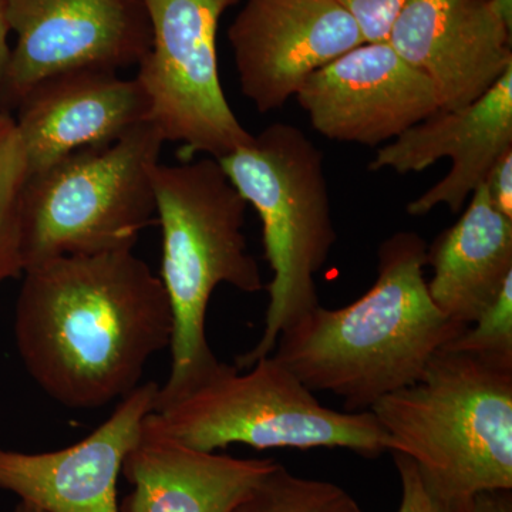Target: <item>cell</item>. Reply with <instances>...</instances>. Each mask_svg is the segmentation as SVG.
<instances>
[{
	"label": "cell",
	"instance_id": "obj_1",
	"mask_svg": "<svg viewBox=\"0 0 512 512\" xmlns=\"http://www.w3.org/2000/svg\"><path fill=\"white\" fill-rule=\"evenodd\" d=\"M16 348L30 377L67 409H100L140 386L168 348L173 313L160 276L133 249L49 259L23 272Z\"/></svg>",
	"mask_w": 512,
	"mask_h": 512
},
{
	"label": "cell",
	"instance_id": "obj_2",
	"mask_svg": "<svg viewBox=\"0 0 512 512\" xmlns=\"http://www.w3.org/2000/svg\"><path fill=\"white\" fill-rule=\"evenodd\" d=\"M427 247L412 231L384 239L372 288L342 308L306 313L279 335L271 355L313 393L339 396L346 412H367L416 382L467 328L431 301Z\"/></svg>",
	"mask_w": 512,
	"mask_h": 512
},
{
	"label": "cell",
	"instance_id": "obj_3",
	"mask_svg": "<svg viewBox=\"0 0 512 512\" xmlns=\"http://www.w3.org/2000/svg\"><path fill=\"white\" fill-rule=\"evenodd\" d=\"M153 181L163 238L160 279L173 313L171 370L158 387V410L190 392L221 363L205 333L215 289L225 284L256 293L266 286L242 232L247 201L218 160L160 163Z\"/></svg>",
	"mask_w": 512,
	"mask_h": 512
},
{
	"label": "cell",
	"instance_id": "obj_4",
	"mask_svg": "<svg viewBox=\"0 0 512 512\" xmlns=\"http://www.w3.org/2000/svg\"><path fill=\"white\" fill-rule=\"evenodd\" d=\"M390 453L413 460L458 511L512 490V366L440 350L423 375L373 404Z\"/></svg>",
	"mask_w": 512,
	"mask_h": 512
},
{
	"label": "cell",
	"instance_id": "obj_5",
	"mask_svg": "<svg viewBox=\"0 0 512 512\" xmlns=\"http://www.w3.org/2000/svg\"><path fill=\"white\" fill-rule=\"evenodd\" d=\"M241 197L262 222L272 279L258 343L237 357L238 370L274 352L286 328L320 305L315 276L338 241L325 158L298 127L274 123L218 160Z\"/></svg>",
	"mask_w": 512,
	"mask_h": 512
},
{
	"label": "cell",
	"instance_id": "obj_6",
	"mask_svg": "<svg viewBox=\"0 0 512 512\" xmlns=\"http://www.w3.org/2000/svg\"><path fill=\"white\" fill-rule=\"evenodd\" d=\"M239 373L220 363L190 392L150 413L168 436L204 451L231 444L268 448H343L376 458L389 439L375 414L323 406L288 367L269 355Z\"/></svg>",
	"mask_w": 512,
	"mask_h": 512
},
{
	"label": "cell",
	"instance_id": "obj_7",
	"mask_svg": "<svg viewBox=\"0 0 512 512\" xmlns=\"http://www.w3.org/2000/svg\"><path fill=\"white\" fill-rule=\"evenodd\" d=\"M164 138L151 121L32 174L23 202V264L133 249L156 217ZM23 271V272H25Z\"/></svg>",
	"mask_w": 512,
	"mask_h": 512
},
{
	"label": "cell",
	"instance_id": "obj_8",
	"mask_svg": "<svg viewBox=\"0 0 512 512\" xmlns=\"http://www.w3.org/2000/svg\"><path fill=\"white\" fill-rule=\"evenodd\" d=\"M238 0H143L151 47L136 79L150 101V121L185 160L228 156L251 140L229 106L218 72L217 30Z\"/></svg>",
	"mask_w": 512,
	"mask_h": 512
},
{
	"label": "cell",
	"instance_id": "obj_9",
	"mask_svg": "<svg viewBox=\"0 0 512 512\" xmlns=\"http://www.w3.org/2000/svg\"><path fill=\"white\" fill-rule=\"evenodd\" d=\"M3 6L16 36L0 90L6 106L18 107L55 74L138 66L151 47L143 0H3Z\"/></svg>",
	"mask_w": 512,
	"mask_h": 512
},
{
	"label": "cell",
	"instance_id": "obj_10",
	"mask_svg": "<svg viewBox=\"0 0 512 512\" xmlns=\"http://www.w3.org/2000/svg\"><path fill=\"white\" fill-rule=\"evenodd\" d=\"M295 97L320 136L370 148L440 110L429 77L389 42L355 47L313 73Z\"/></svg>",
	"mask_w": 512,
	"mask_h": 512
},
{
	"label": "cell",
	"instance_id": "obj_11",
	"mask_svg": "<svg viewBox=\"0 0 512 512\" xmlns=\"http://www.w3.org/2000/svg\"><path fill=\"white\" fill-rule=\"evenodd\" d=\"M228 40L241 93L261 114L284 107L313 73L366 43L336 0H247Z\"/></svg>",
	"mask_w": 512,
	"mask_h": 512
},
{
	"label": "cell",
	"instance_id": "obj_12",
	"mask_svg": "<svg viewBox=\"0 0 512 512\" xmlns=\"http://www.w3.org/2000/svg\"><path fill=\"white\" fill-rule=\"evenodd\" d=\"M511 32L490 0H407L387 42L429 77L440 110H456L512 69Z\"/></svg>",
	"mask_w": 512,
	"mask_h": 512
},
{
	"label": "cell",
	"instance_id": "obj_13",
	"mask_svg": "<svg viewBox=\"0 0 512 512\" xmlns=\"http://www.w3.org/2000/svg\"><path fill=\"white\" fill-rule=\"evenodd\" d=\"M512 148V69L481 99L456 110H439L377 148L370 171L421 173L448 158L450 171L439 183L407 204L412 217L446 205L457 214L498 157Z\"/></svg>",
	"mask_w": 512,
	"mask_h": 512
},
{
	"label": "cell",
	"instance_id": "obj_14",
	"mask_svg": "<svg viewBox=\"0 0 512 512\" xmlns=\"http://www.w3.org/2000/svg\"><path fill=\"white\" fill-rule=\"evenodd\" d=\"M156 382L140 384L86 439L49 453L0 447V490L46 512H120L117 483L153 412Z\"/></svg>",
	"mask_w": 512,
	"mask_h": 512
},
{
	"label": "cell",
	"instance_id": "obj_15",
	"mask_svg": "<svg viewBox=\"0 0 512 512\" xmlns=\"http://www.w3.org/2000/svg\"><path fill=\"white\" fill-rule=\"evenodd\" d=\"M16 109L30 175L77 151L113 143L150 121V101L136 77L99 69L46 77Z\"/></svg>",
	"mask_w": 512,
	"mask_h": 512
},
{
	"label": "cell",
	"instance_id": "obj_16",
	"mask_svg": "<svg viewBox=\"0 0 512 512\" xmlns=\"http://www.w3.org/2000/svg\"><path fill=\"white\" fill-rule=\"evenodd\" d=\"M275 463L187 446L148 414L121 470L134 490L120 512H232Z\"/></svg>",
	"mask_w": 512,
	"mask_h": 512
},
{
	"label": "cell",
	"instance_id": "obj_17",
	"mask_svg": "<svg viewBox=\"0 0 512 512\" xmlns=\"http://www.w3.org/2000/svg\"><path fill=\"white\" fill-rule=\"evenodd\" d=\"M470 198L456 224L427 247L431 301L464 326L480 318L512 275V220L494 207L484 185Z\"/></svg>",
	"mask_w": 512,
	"mask_h": 512
},
{
	"label": "cell",
	"instance_id": "obj_18",
	"mask_svg": "<svg viewBox=\"0 0 512 512\" xmlns=\"http://www.w3.org/2000/svg\"><path fill=\"white\" fill-rule=\"evenodd\" d=\"M29 177L15 119L0 111V286L25 271L23 202Z\"/></svg>",
	"mask_w": 512,
	"mask_h": 512
},
{
	"label": "cell",
	"instance_id": "obj_19",
	"mask_svg": "<svg viewBox=\"0 0 512 512\" xmlns=\"http://www.w3.org/2000/svg\"><path fill=\"white\" fill-rule=\"evenodd\" d=\"M232 512L365 511L340 485L295 476L281 463H275Z\"/></svg>",
	"mask_w": 512,
	"mask_h": 512
},
{
	"label": "cell",
	"instance_id": "obj_20",
	"mask_svg": "<svg viewBox=\"0 0 512 512\" xmlns=\"http://www.w3.org/2000/svg\"><path fill=\"white\" fill-rule=\"evenodd\" d=\"M441 350L512 366V275L480 318Z\"/></svg>",
	"mask_w": 512,
	"mask_h": 512
},
{
	"label": "cell",
	"instance_id": "obj_21",
	"mask_svg": "<svg viewBox=\"0 0 512 512\" xmlns=\"http://www.w3.org/2000/svg\"><path fill=\"white\" fill-rule=\"evenodd\" d=\"M393 460L402 484L397 512H461L431 488L413 460L397 453H393Z\"/></svg>",
	"mask_w": 512,
	"mask_h": 512
},
{
	"label": "cell",
	"instance_id": "obj_22",
	"mask_svg": "<svg viewBox=\"0 0 512 512\" xmlns=\"http://www.w3.org/2000/svg\"><path fill=\"white\" fill-rule=\"evenodd\" d=\"M359 26L366 43L387 42L407 0H336Z\"/></svg>",
	"mask_w": 512,
	"mask_h": 512
},
{
	"label": "cell",
	"instance_id": "obj_23",
	"mask_svg": "<svg viewBox=\"0 0 512 512\" xmlns=\"http://www.w3.org/2000/svg\"><path fill=\"white\" fill-rule=\"evenodd\" d=\"M483 185L494 207L512 220V148L498 157Z\"/></svg>",
	"mask_w": 512,
	"mask_h": 512
},
{
	"label": "cell",
	"instance_id": "obj_24",
	"mask_svg": "<svg viewBox=\"0 0 512 512\" xmlns=\"http://www.w3.org/2000/svg\"><path fill=\"white\" fill-rule=\"evenodd\" d=\"M512 490L484 491L471 500L468 512H512Z\"/></svg>",
	"mask_w": 512,
	"mask_h": 512
},
{
	"label": "cell",
	"instance_id": "obj_25",
	"mask_svg": "<svg viewBox=\"0 0 512 512\" xmlns=\"http://www.w3.org/2000/svg\"><path fill=\"white\" fill-rule=\"evenodd\" d=\"M10 30L6 22L5 6L3 0H0V90H2L3 80H5L6 69H8L10 49L9 45Z\"/></svg>",
	"mask_w": 512,
	"mask_h": 512
},
{
	"label": "cell",
	"instance_id": "obj_26",
	"mask_svg": "<svg viewBox=\"0 0 512 512\" xmlns=\"http://www.w3.org/2000/svg\"><path fill=\"white\" fill-rule=\"evenodd\" d=\"M490 2L498 18L512 30V0H490Z\"/></svg>",
	"mask_w": 512,
	"mask_h": 512
},
{
	"label": "cell",
	"instance_id": "obj_27",
	"mask_svg": "<svg viewBox=\"0 0 512 512\" xmlns=\"http://www.w3.org/2000/svg\"><path fill=\"white\" fill-rule=\"evenodd\" d=\"M13 512H46L40 510V508L35 507V505L25 503V501H20L18 505H16L15 511Z\"/></svg>",
	"mask_w": 512,
	"mask_h": 512
}]
</instances>
